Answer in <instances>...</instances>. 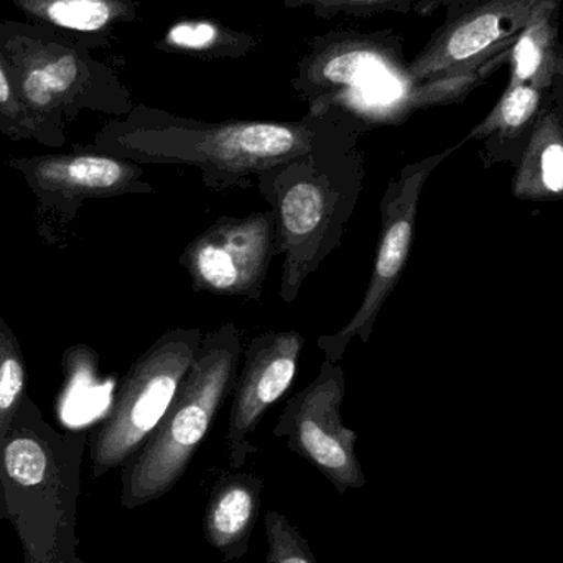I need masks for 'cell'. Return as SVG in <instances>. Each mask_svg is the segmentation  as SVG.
<instances>
[{
	"instance_id": "1",
	"label": "cell",
	"mask_w": 563,
	"mask_h": 563,
	"mask_svg": "<svg viewBox=\"0 0 563 563\" xmlns=\"http://www.w3.org/2000/svg\"><path fill=\"white\" fill-rule=\"evenodd\" d=\"M373 128L340 106L298 121L207 122L135 104L106 122L86 148L139 165L197 168L213 191L251 190L264 170L301 155L353 151Z\"/></svg>"
},
{
	"instance_id": "2",
	"label": "cell",
	"mask_w": 563,
	"mask_h": 563,
	"mask_svg": "<svg viewBox=\"0 0 563 563\" xmlns=\"http://www.w3.org/2000/svg\"><path fill=\"white\" fill-rule=\"evenodd\" d=\"M88 435L59 432L26 396L0 439V521L23 563H79L76 512Z\"/></svg>"
},
{
	"instance_id": "3",
	"label": "cell",
	"mask_w": 563,
	"mask_h": 563,
	"mask_svg": "<svg viewBox=\"0 0 563 563\" xmlns=\"http://www.w3.org/2000/svg\"><path fill=\"white\" fill-rule=\"evenodd\" d=\"M360 148L301 155L260 174L256 190L276 214L279 295L294 303L311 274L343 243L363 194Z\"/></svg>"
},
{
	"instance_id": "4",
	"label": "cell",
	"mask_w": 563,
	"mask_h": 563,
	"mask_svg": "<svg viewBox=\"0 0 563 563\" xmlns=\"http://www.w3.org/2000/svg\"><path fill=\"white\" fill-rule=\"evenodd\" d=\"M0 48L20 99L36 122L65 145L66 124L81 112L124 118L134 109L118 73L75 36L16 20L0 22Z\"/></svg>"
},
{
	"instance_id": "5",
	"label": "cell",
	"mask_w": 563,
	"mask_h": 563,
	"mask_svg": "<svg viewBox=\"0 0 563 563\" xmlns=\"http://www.w3.org/2000/svg\"><path fill=\"white\" fill-rule=\"evenodd\" d=\"M241 356L243 334L233 321L205 334L164 419L122 470L124 508H141L177 486L233 390Z\"/></svg>"
},
{
	"instance_id": "6",
	"label": "cell",
	"mask_w": 563,
	"mask_h": 563,
	"mask_svg": "<svg viewBox=\"0 0 563 563\" xmlns=\"http://www.w3.org/2000/svg\"><path fill=\"white\" fill-rule=\"evenodd\" d=\"M203 338L200 328H174L134 361L108 417L89 437L95 478L124 466L145 445L174 402Z\"/></svg>"
},
{
	"instance_id": "7",
	"label": "cell",
	"mask_w": 563,
	"mask_h": 563,
	"mask_svg": "<svg viewBox=\"0 0 563 563\" xmlns=\"http://www.w3.org/2000/svg\"><path fill=\"white\" fill-rule=\"evenodd\" d=\"M409 88L402 36L393 29H333L313 36L291 78L295 96L307 102L310 111L340 106L356 115L373 98L374 89L393 91L397 102Z\"/></svg>"
},
{
	"instance_id": "8",
	"label": "cell",
	"mask_w": 563,
	"mask_h": 563,
	"mask_svg": "<svg viewBox=\"0 0 563 563\" xmlns=\"http://www.w3.org/2000/svg\"><path fill=\"white\" fill-rule=\"evenodd\" d=\"M344 397L343 367L323 357L317 377L287 400L274 427V435L287 440L288 450L310 462L340 495L366 485L357 433L341 419Z\"/></svg>"
},
{
	"instance_id": "9",
	"label": "cell",
	"mask_w": 563,
	"mask_h": 563,
	"mask_svg": "<svg viewBox=\"0 0 563 563\" xmlns=\"http://www.w3.org/2000/svg\"><path fill=\"white\" fill-rule=\"evenodd\" d=\"M449 155H433L419 164L406 165L399 177L387 184L380 200V233L377 243L376 261L369 285L356 313L336 333L318 338V350L324 360L338 363L343 360L347 344L357 338L367 344L373 334L374 324L383 310L387 298L402 277L416 236L417 211L420 194L432 172Z\"/></svg>"
},
{
	"instance_id": "10",
	"label": "cell",
	"mask_w": 563,
	"mask_h": 563,
	"mask_svg": "<svg viewBox=\"0 0 563 563\" xmlns=\"http://www.w3.org/2000/svg\"><path fill=\"white\" fill-rule=\"evenodd\" d=\"M9 164L35 197L43 227H52L49 233L71 224L88 201L155 194L141 165L86 147L68 154L10 158Z\"/></svg>"
},
{
	"instance_id": "11",
	"label": "cell",
	"mask_w": 563,
	"mask_h": 563,
	"mask_svg": "<svg viewBox=\"0 0 563 563\" xmlns=\"http://www.w3.org/2000/svg\"><path fill=\"white\" fill-rule=\"evenodd\" d=\"M277 256L276 214L223 217L185 247L180 264L197 291L260 300Z\"/></svg>"
},
{
	"instance_id": "12",
	"label": "cell",
	"mask_w": 563,
	"mask_h": 563,
	"mask_svg": "<svg viewBox=\"0 0 563 563\" xmlns=\"http://www.w3.org/2000/svg\"><path fill=\"white\" fill-rule=\"evenodd\" d=\"M301 347L303 336L298 331H269L244 347L243 369L231 390L233 406L227 433L231 468H243L247 456L256 453L250 435L294 384Z\"/></svg>"
},
{
	"instance_id": "13",
	"label": "cell",
	"mask_w": 563,
	"mask_h": 563,
	"mask_svg": "<svg viewBox=\"0 0 563 563\" xmlns=\"http://www.w3.org/2000/svg\"><path fill=\"white\" fill-rule=\"evenodd\" d=\"M145 0H12L26 22L56 30L88 43L109 45L119 26L141 16Z\"/></svg>"
},
{
	"instance_id": "14",
	"label": "cell",
	"mask_w": 563,
	"mask_h": 563,
	"mask_svg": "<svg viewBox=\"0 0 563 563\" xmlns=\"http://www.w3.org/2000/svg\"><path fill=\"white\" fill-rule=\"evenodd\" d=\"M263 479L230 473L218 479L205 515V536L224 561L243 558L261 509Z\"/></svg>"
},
{
	"instance_id": "15",
	"label": "cell",
	"mask_w": 563,
	"mask_h": 563,
	"mask_svg": "<svg viewBox=\"0 0 563 563\" xmlns=\"http://www.w3.org/2000/svg\"><path fill=\"white\" fill-rule=\"evenodd\" d=\"M260 38L214 19H181L172 23L154 48L197 59H240L251 55Z\"/></svg>"
},
{
	"instance_id": "16",
	"label": "cell",
	"mask_w": 563,
	"mask_h": 563,
	"mask_svg": "<svg viewBox=\"0 0 563 563\" xmlns=\"http://www.w3.org/2000/svg\"><path fill=\"white\" fill-rule=\"evenodd\" d=\"M515 197L521 200H563V141L536 142L516 174Z\"/></svg>"
},
{
	"instance_id": "17",
	"label": "cell",
	"mask_w": 563,
	"mask_h": 563,
	"mask_svg": "<svg viewBox=\"0 0 563 563\" xmlns=\"http://www.w3.org/2000/svg\"><path fill=\"white\" fill-rule=\"evenodd\" d=\"M29 384L22 344L12 328L0 317V439L19 412Z\"/></svg>"
},
{
	"instance_id": "18",
	"label": "cell",
	"mask_w": 563,
	"mask_h": 563,
	"mask_svg": "<svg viewBox=\"0 0 563 563\" xmlns=\"http://www.w3.org/2000/svg\"><path fill=\"white\" fill-rule=\"evenodd\" d=\"M0 134L12 141H35L45 147H62L58 139L49 134L30 114L16 91L12 68L0 48Z\"/></svg>"
},
{
	"instance_id": "19",
	"label": "cell",
	"mask_w": 563,
	"mask_h": 563,
	"mask_svg": "<svg viewBox=\"0 0 563 563\" xmlns=\"http://www.w3.org/2000/svg\"><path fill=\"white\" fill-rule=\"evenodd\" d=\"M282 3L291 10H310L317 19H366L380 13H407L412 9L423 12L429 5V0H282Z\"/></svg>"
},
{
	"instance_id": "20",
	"label": "cell",
	"mask_w": 563,
	"mask_h": 563,
	"mask_svg": "<svg viewBox=\"0 0 563 563\" xmlns=\"http://www.w3.org/2000/svg\"><path fill=\"white\" fill-rule=\"evenodd\" d=\"M266 529L269 541L267 563H318L307 539L280 512H267Z\"/></svg>"
},
{
	"instance_id": "21",
	"label": "cell",
	"mask_w": 563,
	"mask_h": 563,
	"mask_svg": "<svg viewBox=\"0 0 563 563\" xmlns=\"http://www.w3.org/2000/svg\"><path fill=\"white\" fill-rule=\"evenodd\" d=\"M538 92L529 88H516L509 92L499 109V122L508 129H519L526 124L538 108Z\"/></svg>"
},
{
	"instance_id": "22",
	"label": "cell",
	"mask_w": 563,
	"mask_h": 563,
	"mask_svg": "<svg viewBox=\"0 0 563 563\" xmlns=\"http://www.w3.org/2000/svg\"><path fill=\"white\" fill-rule=\"evenodd\" d=\"M516 63H518V76L521 79L531 78L541 63V52L532 36H525L516 46Z\"/></svg>"
},
{
	"instance_id": "23",
	"label": "cell",
	"mask_w": 563,
	"mask_h": 563,
	"mask_svg": "<svg viewBox=\"0 0 563 563\" xmlns=\"http://www.w3.org/2000/svg\"><path fill=\"white\" fill-rule=\"evenodd\" d=\"M79 563H86V562L79 561Z\"/></svg>"
}]
</instances>
